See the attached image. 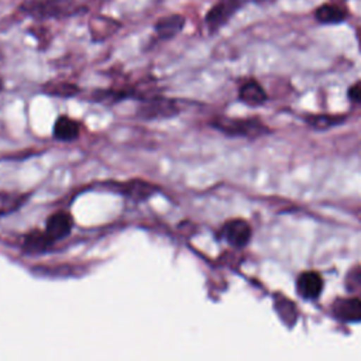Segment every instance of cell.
<instances>
[{
    "mask_svg": "<svg viewBox=\"0 0 361 361\" xmlns=\"http://www.w3.org/2000/svg\"><path fill=\"white\" fill-rule=\"evenodd\" d=\"M355 38H357V42H358V49L361 52V25H358L355 28Z\"/></svg>",
    "mask_w": 361,
    "mask_h": 361,
    "instance_id": "obj_22",
    "label": "cell"
},
{
    "mask_svg": "<svg viewBox=\"0 0 361 361\" xmlns=\"http://www.w3.org/2000/svg\"><path fill=\"white\" fill-rule=\"evenodd\" d=\"M221 235L230 245L241 248L251 240V227L245 220L233 219L223 226Z\"/></svg>",
    "mask_w": 361,
    "mask_h": 361,
    "instance_id": "obj_5",
    "label": "cell"
},
{
    "mask_svg": "<svg viewBox=\"0 0 361 361\" xmlns=\"http://www.w3.org/2000/svg\"><path fill=\"white\" fill-rule=\"evenodd\" d=\"M247 0H217L206 13L204 24L210 34L221 30L237 14Z\"/></svg>",
    "mask_w": 361,
    "mask_h": 361,
    "instance_id": "obj_4",
    "label": "cell"
},
{
    "mask_svg": "<svg viewBox=\"0 0 361 361\" xmlns=\"http://www.w3.org/2000/svg\"><path fill=\"white\" fill-rule=\"evenodd\" d=\"M4 89V82H3V79L0 78V92Z\"/></svg>",
    "mask_w": 361,
    "mask_h": 361,
    "instance_id": "obj_24",
    "label": "cell"
},
{
    "mask_svg": "<svg viewBox=\"0 0 361 361\" xmlns=\"http://www.w3.org/2000/svg\"><path fill=\"white\" fill-rule=\"evenodd\" d=\"M186 20L182 14H169L165 17H161L154 24V32L158 39L168 41L176 37L185 27Z\"/></svg>",
    "mask_w": 361,
    "mask_h": 361,
    "instance_id": "obj_7",
    "label": "cell"
},
{
    "mask_svg": "<svg viewBox=\"0 0 361 361\" xmlns=\"http://www.w3.org/2000/svg\"><path fill=\"white\" fill-rule=\"evenodd\" d=\"M210 126L228 137L258 138L269 133V128L257 117H226L217 116L210 121Z\"/></svg>",
    "mask_w": 361,
    "mask_h": 361,
    "instance_id": "obj_2",
    "label": "cell"
},
{
    "mask_svg": "<svg viewBox=\"0 0 361 361\" xmlns=\"http://www.w3.org/2000/svg\"><path fill=\"white\" fill-rule=\"evenodd\" d=\"M330 1H333V3H338V4H344V6H345V1H347V0H330Z\"/></svg>",
    "mask_w": 361,
    "mask_h": 361,
    "instance_id": "obj_23",
    "label": "cell"
},
{
    "mask_svg": "<svg viewBox=\"0 0 361 361\" xmlns=\"http://www.w3.org/2000/svg\"><path fill=\"white\" fill-rule=\"evenodd\" d=\"M54 137L59 141H75L80 134V124L69 116H59L54 123Z\"/></svg>",
    "mask_w": 361,
    "mask_h": 361,
    "instance_id": "obj_13",
    "label": "cell"
},
{
    "mask_svg": "<svg viewBox=\"0 0 361 361\" xmlns=\"http://www.w3.org/2000/svg\"><path fill=\"white\" fill-rule=\"evenodd\" d=\"M305 123L314 128V130H329L341 124L345 120L344 114H330V113H320V114H306L303 117Z\"/></svg>",
    "mask_w": 361,
    "mask_h": 361,
    "instance_id": "obj_15",
    "label": "cell"
},
{
    "mask_svg": "<svg viewBox=\"0 0 361 361\" xmlns=\"http://www.w3.org/2000/svg\"><path fill=\"white\" fill-rule=\"evenodd\" d=\"M118 27H120V21L117 20H113L106 16H94L89 23L92 41H96V42L104 41L111 34H114Z\"/></svg>",
    "mask_w": 361,
    "mask_h": 361,
    "instance_id": "obj_12",
    "label": "cell"
},
{
    "mask_svg": "<svg viewBox=\"0 0 361 361\" xmlns=\"http://www.w3.org/2000/svg\"><path fill=\"white\" fill-rule=\"evenodd\" d=\"M345 288L350 293L361 295V267H354L345 276Z\"/></svg>",
    "mask_w": 361,
    "mask_h": 361,
    "instance_id": "obj_20",
    "label": "cell"
},
{
    "mask_svg": "<svg viewBox=\"0 0 361 361\" xmlns=\"http://www.w3.org/2000/svg\"><path fill=\"white\" fill-rule=\"evenodd\" d=\"M347 97L351 103L361 104V80H357L347 89Z\"/></svg>",
    "mask_w": 361,
    "mask_h": 361,
    "instance_id": "obj_21",
    "label": "cell"
},
{
    "mask_svg": "<svg viewBox=\"0 0 361 361\" xmlns=\"http://www.w3.org/2000/svg\"><path fill=\"white\" fill-rule=\"evenodd\" d=\"M86 7L76 0H25L18 10L34 20H61L83 13Z\"/></svg>",
    "mask_w": 361,
    "mask_h": 361,
    "instance_id": "obj_1",
    "label": "cell"
},
{
    "mask_svg": "<svg viewBox=\"0 0 361 361\" xmlns=\"http://www.w3.org/2000/svg\"><path fill=\"white\" fill-rule=\"evenodd\" d=\"M24 202H25L24 195L0 190V216L16 212Z\"/></svg>",
    "mask_w": 361,
    "mask_h": 361,
    "instance_id": "obj_18",
    "label": "cell"
},
{
    "mask_svg": "<svg viewBox=\"0 0 361 361\" xmlns=\"http://www.w3.org/2000/svg\"><path fill=\"white\" fill-rule=\"evenodd\" d=\"M41 92L47 96H52V97H62V99H69V97H75L79 96L82 89L73 83V82H68V80H48L45 83L41 85Z\"/></svg>",
    "mask_w": 361,
    "mask_h": 361,
    "instance_id": "obj_14",
    "label": "cell"
},
{
    "mask_svg": "<svg viewBox=\"0 0 361 361\" xmlns=\"http://www.w3.org/2000/svg\"><path fill=\"white\" fill-rule=\"evenodd\" d=\"M275 309H276V313L279 314L281 320L288 324V326H292L295 324L296 322V317H298V310H296V306L293 302H290L289 299L286 298H276L275 299Z\"/></svg>",
    "mask_w": 361,
    "mask_h": 361,
    "instance_id": "obj_17",
    "label": "cell"
},
{
    "mask_svg": "<svg viewBox=\"0 0 361 361\" xmlns=\"http://www.w3.org/2000/svg\"><path fill=\"white\" fill-rule=\"evenodd\" d=\"M54 241L47 235L45 230L44 231H32L25 235L23 241V247L28 252H42L48 250Z\"/></svg>",
    "mask_w": 361,
    "mask_h": 361,
    "instance_id": "obj_16",
    "label": "cell"
},
{
    "mask_svg": "<svg viewBox=\"0 0 361 361\" xmlns=\"http://www.w3.org/2000/svg\"><path fill=\"white\" fill-rule=\"evenodd\" d=\"M238 100L250 107L262 106L268 100V94L265 89L255 80L248 79L238 87Z\"/></svg>",
    "mask_w": 361,
    "mask_h": 361,
    "instance_id": "obj_9",
    "label": "cell"
},
{
    "mask_svg": "<svg viewBox=\"0 0 361 361\" xmlns=\"http://www.w3.org/2000/svg\"><path fill=\"white\" fill-rule=\"evenodd\" d=\"M72 226H73V220L69 213L56 212L52 216H49V219L47 220L45 233L55 243L56 240H61L65 235H68L69 231L72 230Z\"/></svg>",
    "mask_w": 361,
    "mask_h": 361,
    "instance_id": "obj_11",
    "label": "cell"
},
{
    "mask_svg": "<svg viewBox=\"0 0 361 361\" xmlns=\"http://www.w3.org/2000/svg\"><path fill=\"white\" fill-rule=\"evenodd\" d=\"M154 192V185L145 183L142 180H131L124 186V193L133 199H147Z\"/></svg>",
    "mask_w": 361,
    "mask_h": 361,
    "instance_id": "obj_19",
    "label": "cell"
},
{
    "mask_svg": "<svg viewBox=\"0 0 361 361\" xmlns=\"http://www.w3.org/2000/svg\"><path fill=\"white\" fill-rule=\"evenodd\" d=\"M252 1H255V3H265V1H269V0H252Z\"/></svg>",
    "mask_w": 361,
    "mask_h": 361,
    "instance_id": "obj_25",
    "label": "cell"
},
{
    "mask_svg": "<svg viewBox=\"0 0 361 361\" xmlns=\"http://www.w3.org/2000/svg\"><path fill=\"white\" fill-rule=\"evenodd\" d=\"M137 109V116L145 120L171 118L179 114V106L173 99H168L162 94H147L141 99Z\"/></svg>",
    "mask_w": 361,
    "mask_h": 361,
    "instance_id": "obj_3",
    "label": "cell"
},
{
    "mask_svg": "<svg viewBox=\"0 0 361 361\" xmlns=\"http://www.w3.org/2000/svg\"><path fill=\"white\" fill-rule=\"evenodd\" d=\"M350 16L348 8L344 4L327 1L320 4L314 10V18L320 24H327V25H336L344 23Z\"/></svg>",
    "mask_w": 361,
    "mask_h": 361,
    "instance_id": "obj_6",
    "label": "cell"
},
{
    "mask_svg": "<svg viewBox=\"0 0 361 361\" xmlns=\"http://www.w3.org/2000/svg\"><path fill=\"white\" fill-rule=\"evenodd\" d=\"M298 293L305 299H316L322 293L323 279L319 272L306 271L302 272L296 281Z\"/></svg>",
    "mask_w": 361,
    "mask_h": 361,
    "instance_id": "obj_10",
    "label": "cell"
},
{
    "mask_svg": "<svg viewBox=\"0 0 361 361\" xmlns=\"http://www.w3.org/2000/svg\"><path fill=\"white\" fill-rule=\"evenodd\" d=\"M333 314L344 322L361 320V299L360 298H338L331 306Z\"/></svg>",
    "mask_w": 361,
    "mask_h": 361,
    "instance_id": "obj_8",
    "label": "cell"
}]
</instances>
